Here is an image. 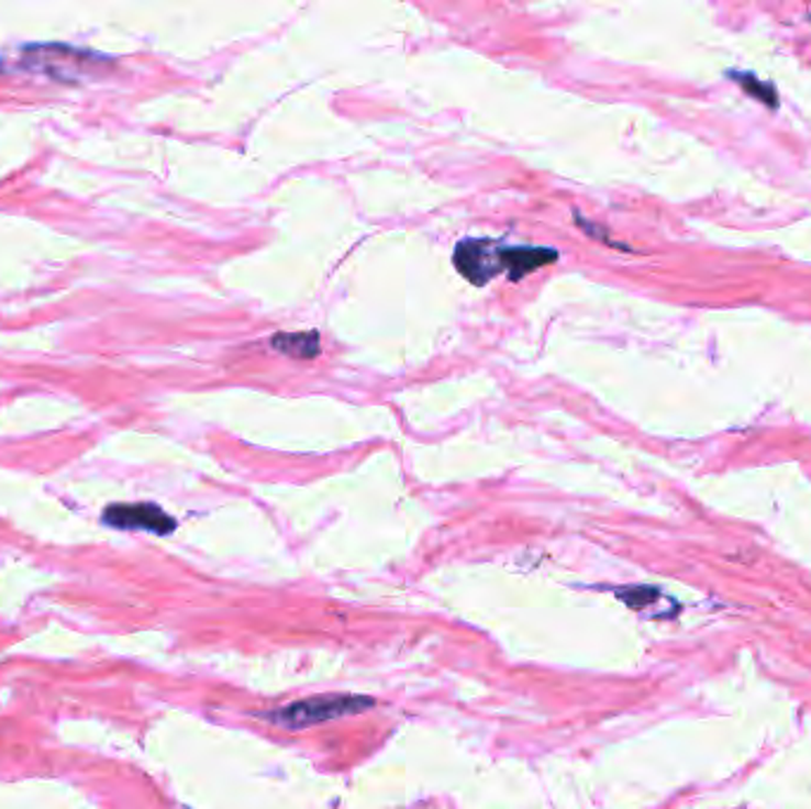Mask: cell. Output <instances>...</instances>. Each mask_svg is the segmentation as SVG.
<instances>
[{"instance_id":"4","label":"cell","mask_w":811,"mask_h":809,"mask_svg":"<svg viewBox=\"0 0 811 809\" xmlns=\"http://www.w3.org/2000/svg\"><path fill=\"white\" fill-rule=\"evenodd\" d=\"M270 347L295 358H313L319 356V333H282L270 340Z\"/></svg>"},{"instance_id":"1","label":"cell","mask_w":811,"mask_h":809,"mask_svg":"<svg viewBox=\"0 0 811 809\" xmlns=\"http://www.w3.org/2000/svg\"><path fill=\"white\" fill-rule=\"evenodd\" d=\"M555 259H558L555 250L506 247L493 240H463L454 254L458 271L475 286H485L499 274H506L510 280H520Z\"/></svg>"},{"instance_id":"3","label":"cell","mask_w":811,"mask_h":809,"mask_svg":"<svg viewBox=\"0 0 811 809\" xmlns=\"http://www.w3.org/2000/svg\"><path fill=\"white\" fill-rule=\"evenodd\" d=\"M104 520L114 528H131V530H149L155 534H169L176 522L169 518L162 508L153 503H126V506H112L104 511Z\"/></svg>"},{"instance_id":"2","label":"cell","mask_w":811,"mask_h":809,"mask_svg":"<svg viewBox=\"0 0 811 809\" xmlns=\"http://www.w3.org/2000/svg\"><path fill=\"white\" fill-rule=\"evenodd\" d=\"M375 702L370 698H358V696H321L295 702V706L274 710L270 714H264L268 722H274L285 729H302L311 724L327 722V719H340L347 714H358L366 708H373Z\"/></svg>"}]
</instances>
